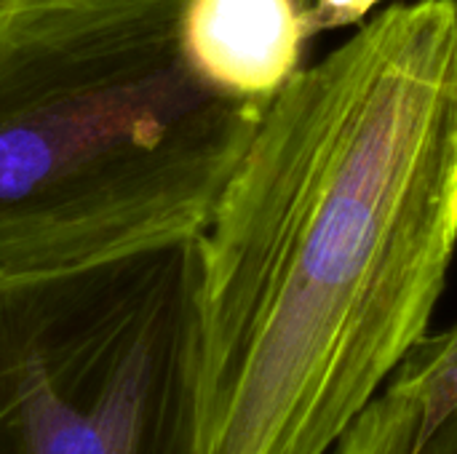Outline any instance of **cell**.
I'll list each match as a JSON object with an SVG mask.
<instances>
[{"label":"cell","mask_w":457,"mask_h":454,"mask_svg":"<svg viewBox=\"0 0 457 454\" xmlns=\"http://www.w3.org/2000/svg\"><path fill=\"white\" fill-rule=\"evenodd\" d=\"M457 249V3H396L268 104L201 233V454H332Z\"/></svg>","instance_id":"1"},{"label":"cell","mask_w":457,"mask_h":454,"mask_svg":"<svg viewBox=\"0 0 457 454\" xmlns=\"http://www.w3.org/2000/svg\"><path fill=\"white\" fill-rule=\"evenodd\" d=\"M187 0L0 13V278L201 235L265 110L212 86Z\"/></svg>","instance_id":"2"},{"label":"cell","mask_w":457,"mask_h":454,"mask_svg":"<svg viewBox=\"0 0 457 454\" xmlns=\"http://www.w3.org/2000/svg\"><path fill=\"white\" fill-rule=\"evenodd\" d=\"M201 235L0 278V454H201Z\"/></svg>","instance_id":"3"},{"label":"cell","mask_w":457,"mask_h":454,"mask_svg":"<svg viewBox=\"0 0 457 454\" xmlns=\"http://www.w3.org/2000/svg\"><path fill=\"white\" fill-rule=\"evenodd\" d=\"M185 45L222 94L268 110L300 72L303 0H187Z\"/></svg>","instance_id":"4"},{"label":"cell","mask_w":457,"mask_h":454,"mask_svg":"<svg viewBox=\"0 0 457 454\" xmlns=\"http://www.w3.org/2000/svg\"><path fill=\"white\" fill-rule=\"evenodd\" d=\"M332 454H457V412L423 433L418 409L383 388Z\"/></svg>","instance_id":"5"},{"label":"cell","mask_w":457,"mask_h":454,"mask_svg":"<svg viewBox=\"0 0 457 454\" xmlns=\"http://www.w3.org/2000/svg\"><path fill=\"white\" fill-rule=\"evenodd\" d=\"M386 391L418 409L423 433H431L457 412V324L439 334H426L396 367Z\"/></svg>","instance_id":"6"},{"label":"cell","mask_w":457,"mask_h":454,"mask_svg":"<svg viewBox=\"0 0 457 454\" xmlns=\"http://www.w3.org/2000/svg\"><path fill=\"white\" fill-rule=\"evenodd\" d=\"M378 3L383 0H308L303 8L308 37H316L319 32H327V29L351 27V24L359 27Z\"/></svg>","instance_id":"7"},{"label":"cell","mask_w":457,"mask_h":454,"mask_svg":"<svg viewBox=\"0 0 457 454\" xmlns=\"http://www.w3.org/2000/svg\"><path fill=\"white\" fill-rule=\"evenodd\" d=\"M13 3H16V0H0V13H3V11H5L8 5H13Z\"/></svg>","instance_id":"8"},{"label":"cell","mask_w":457,"mask_h":454,"mask_svg":"<svg viewBox=\"0 0 457 454\" xmlns=\"http://www.w3.org/2000/svg\"><path fill=\"white\" fill-rule=\"evenodd\" d=\"M305 3H308V0H303V5H305Z\"/></svg>","instance_id":"9"}]
</instances>
